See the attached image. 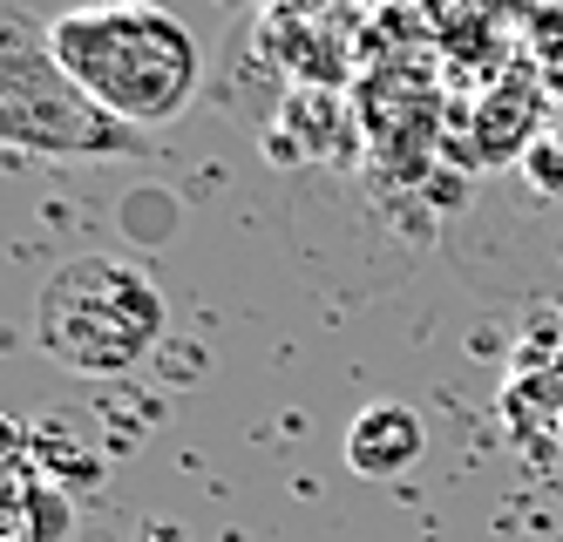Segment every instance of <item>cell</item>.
<instances>
[{"instance_id": "cell-6", "label": "cell", "mask_w": 563, "mask_h": 542, "mask_svg": "<svg viewBox=\"0 0 563 542\" xmlns=\"http://www.w3.org/2000/svg\"><path fill=\"white\" fill-rule=\"evenodd\" d=\"M556 428H563V413H556Z\"/></svg>"}, {"instance_id": "cell-3", "label": "cell", "mask_w": 563, "mask_h": 542, "mask_svg": "<svg viewBox=\"0 0 563 542\" xmlns=\"http://www.w3.org/2000/svg\"><path fill=\"white\" fill-rule=\"evenodd\" d=\"M0 143L21 156H55V163H102V156L150 150L143 130L115 122L55 62L48 21H27L21 8H8V27H0Z\"/></svg>"}, {"instance_id": "cell-5", "label": "cell", "mask_w": 563, "mask_h": 542, "mask_svg": "<svg viewBox=\"0 0 563 542\" xmlns=\"http://www.w3.org/2000/svg\"><path fill=\"white\" fill-rule=\"evenodd\" d=\"M75 522V495L55 488L42 468H34L27 428H8V542H62Z\"/></svg>"}, {"instance_id": "cell-4", "label": "cell", "mask_w": 563, "mask_h": 542, "mask_svg": "<svg viewBox=\"0 0 563 542\" xmlns=\"http://www.w3.org/2000/svg\"><path fill=\"white\" fill-rule=\"evenodd\" d=\"M421 454H428V421L408 400H374V407L353 413V428H346V468L360 482H394V475H408Z\"/></svg>"}, {"instance_id": "cell-2", "label": "cell", "mask_w": 563, "mask_h": 542, "mask_svg": "<svg viewBox=\"0 0 563 542\" xmlns=\"http://www.w3.org/2000/svg\"><path fill=\"white\" fill-rule=\"evenodd\" d=\"M164 332H170V306L156 278L115 252L62 258L34 291V346L68 373L115 380L164 346Z\"/></svg>"}, {"instance_id": "cell-1", "label": "cell", "mask_w": 563, "mask_h": 542, "mask_svg": "<svg viewBox=\"0 0 563 542\" xmlns=\"http://www.w3.org/2000/svg\"><path fill=\"white\" fill-rule=\"evenodd\" d=\"M55 62L130 130H164L205 89V48L164 0H82L48 21Z\"/></svg>"}]
</instances>
